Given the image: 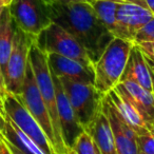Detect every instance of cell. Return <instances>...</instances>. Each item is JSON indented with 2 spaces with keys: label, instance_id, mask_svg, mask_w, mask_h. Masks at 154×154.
Instances as JSON below:
<instances>
[{
  "label": "cell",
  "instance_id": "obj_1",
  "mask_svg": "<svg viewBox=\"0 0 154 154\" xmlns=\"http://www.w3.org/2000/svg\"><path fill=\"white\" fill-rule=\"evenodd\" d=\"M45 5L52 21L79 41L93 63H96L114 36L97 17L93 5L88 2Z\"/></svg>",
  "mask_w": 154,
  "mask_h": 154
},
{
  "label": "cell",
  "instance_id": "obj_2",
  "mask_svg": "<svg viewBox=\"0 0 154 154\" xmlns=\"http://www.w3.org/2000/svg\"><path fill=\"white\" fill-rule=\"evenodd\" d=\"M134 42L114 37L94 64V86L107 95L120 82Z\"/></svg>",
  "mask_w": 154,
  "mask_h": 154
},
{
  "label": "cell",
  "instance_id": "obj_3",
  "mask_svg": "<svg viewBox=\"0 0 154 154\" xmlns=\"http://www.w3.org/2000/svg\"><path fill=\"white\" fill-rule=\"evenodd\" d=\"M30 58L31 66L34 72L35 79L38 86L39 92L43 99L45 107L49 111V115L52 122L54 136H55V153L56 154H66L69 149L64 145L62 139L61 128H60L59 118L57 112V100H56L55 85H54L53 76L48 63V55L38 49L35 45H32L30 49Z\"/></svg>",
  "mask_w": 154,
  "mask_h": 154
},
{
  "label": "cell",
  "instance_id": "obj_4",
  "mask_svg": "<svg viewBox=\"0 0 154 154\" xmlns=\"http://www.w3.org/2000/svg\"><path fill=\"white\" fill-rule=\"evenodd\" d=\"M59 80L77 120L84 130H86L103 109L105 95L101 94L95 88L94 84L91 82H76L63 77L59 78Z\"/></svg>",
  "mask_w": 154,
  "mask_h": 154
},
{
  "label": "cell",
  "instance_id": "obj_5",
  "mask_svg": "<svg viewBox=\"0 0 154 154\" xmlns=\"http://www.w3.org/2000/svg\"><path fill=\"white\" fill-rule=\"evenodd\" d=\"M35 45L47 55L58 54L94 69V63L79 41L55 22H52L36 37Z\"/></svg>",
  "mask_w": 154,
  "mask_h": 154
},
{
  "label": "cell",
  "instance_id": "obj_6",
  "mask_svg": "<svg viewBox=\"0 0 154 154\" xmlns=\"http://www.w3.org/2000/svg\"><path fill=\"white\" fill-rule=\"evenodd\" d=\"M35 37L24 33L15 26L13 48L3 71L5 87L11 94L17 96L21 94L30 49L35 42Z\"/></svg>",
  "mask_w": 154,
  "mask_h": 154
},
{
  "label": "cell",
  "instance_id": "obj_7",
  "mask_svg": "<svg viewBox=\"0 0 154 154\" xmlns=\"http://www.w3.org/2000/svg\"><path fill=\"white\" fill-rule=\"evenodd\" d=\"M9 10L15 26L35 38L53 22L42 0H13Z\"/></svg>",
  "mask_w": 154,
  "mask_h": 154
},
{
  "label": "cell",
  "instance_id": "obj_8",
  "mask_svg": "<svg viewBox=\"0 0 154 154\" xmlns=\"http://www.w3.org/2000/svg\"><path fill=\"white\" fill-rule=\"evenodd\" d=\"M19 97L23 103L24 107L26 108V110L30 112L31 115L35 118V120L41 127L45 134L47 135L52 148L55 151L56 141L53 132V127H52V122L49 115V111H48L40 92H39L38 86H37L36 79L34 76V72H33L32 66H31L30 58H29L28 63H26V76H24L22 91Z\"/></svg>",
  "mask_w": 154,
  "mask_h": 154
},
{
  "label": "cell",
  "instance_id": "obj_9",
  "mask_svg": "<svg viewBox=\"0 0 154 154\" xmlns=\"http://www.w3.org/2000/svg\"><path fill=\"white\" fill-rule=\"evenodd\" d=\"M3 111H5V116H9L33 141L38 145L43 153L56 154L47 135L45 134L35 118L26 110L19 96L9 93L3 103Z\"/></svg>",
  "mask_w": 154,
  "mask_h": 154
},
{
  "label": "cell",
  "instance_id": "obj_10",
  "mask_svg": "<svg viewBox=\"0 0 154 154\" xmlns=\"http://www.w3.org/2000/svg\"><path fill=\"white\" fill-rule=\"evenodd\" d=\"M154 17L147 8L126 1L118 3L116 10V26L114 37L134 42L138 32Z\"/></svg>",
  "mask_w": 154,
  "mask_h": 154
},
{
  "label": "cell",
  "instance_id": "obj_11",
  "mask_svg": "<svg viewBox=\"0 0 154 154\" xmlns=\"http://www.w3.org/2000/svg\"><path fill=\"white\" fill-rule=\"evenodd\" d=\"M103 107L107 115L109 122L111 125L112 132L114 135L116 149L118 154H137L138 146H137V134L125 120L120 118L117 114L115 108L113 107L109 95H105L103 101Z\"/></svg>",
  "mask_w": 154,
  "mask_h": 154
},
{
  "label": "cell",
  "instance_id": "obj_12",
  "mask_svg": "<svg viewBox=\"0 0 154 154\" xmlns=\"http://www.w3.org/2000/svg\"><path fill=\"white\" fill-rule=\"evenodd\" d=\"M52 76H53L54 85H55L57 112L60 128H61L62 139H63V143L66 146V148L71 149L78 135L84 131V128L80 126V124L77 120L76 115L71 107L70 101H69L68 97L63 91V88L60 84L59 78L53 74H52Z\"/></svg>",
  "mask_w": 154,
  "mask_h": 154
},
{
  "label": "cell",
  "instance_id": "obj_13",
  "mask_svg": "<svg viewBox=\"0 0 154 154\" xmlns=\"http://www.w3.org/2000/svg\"><path fill=\"white\" fill-rule=\"evenodd\" d=\"M154 76L146 56L134 43L129 55L120 82H132L149 92H153Z\"/></svg>",
  "mask_w": 154,
  "mask_h": 154
},
{
  "label": "cell",
  "instance_id": "obj_14",
  "mask_svg": "<svg viewBox=\"0 0 154 154\" xmlns=\"http://www.w3.org/2000/svg\"><path fill=\"white\" fill-rule=\"evenodd\" d=\"M48 63L52 74L59 78L63 77L76 82L94 84V69L82 62L58 54H49Z\"/></svg>",
  "mask_w": 154,
  "mask_h": 154
},
{
  "label": "cell",
  "instance_id": "obj_15",
  "mask_svg": "<svg viewBox=\"0 0 154 154\" xmlns=\"http://www.w3.org/2000/svg\"><path fill=\"white\" fill-rule=\"evenodd\" d=\"M122 92L151 128L154 127V94L132 82H119L115 87Z\"/></svg>",
  "mask_w": 154,
  "mask_h": 154
},
{
  "label": "cell",
  "instance_id": "obj_16",
  "mask_svg": "<svg viewBox=\"0 0 154 154\" xmlns=\"http://www.w3.org/2000/svg\"><path fill=\"white\" fill-rule=\"evenodd\" d=\"M113 107L115 108L117 114L122 120L127 122L133 130L136 132L137 136L143 135L151 130V127L145 122L141 115L138 113L136 108L131 103V101L122 92L114 88L108 93Z\"/></svg>",
  "mask_w": 154,
  "mask_h": 154
},
{
  "label": "cell",
  "instance_id": "obj_17",
  "mask_svg": "<svg viewBox=\"0 0 154 154\" xmlns=\"http://www.w3.org/2000/svg\"><path fill=\"white\" fill-rule=\"evenodd\" d=\"M85 131H87L93 137L101 154H118L111 125L105 113L103 107L98 112L92 124Z\"/></svg>",
  "mask_w": 154,
  "mask_h": 154
},
{
  "label": "cell",
  "instance_id": "obj_18",
  "mask_svg": "<svg viewBox=\"0 0 154 154\" xmlns=\"http://www.w3.org/2000/svg\"><path fill=\"white\" fill-rule=\"evenodd\" d=\"M0 133L11 143L28 154H45L35 141H33L9 116L0 119Z\"/></svg>",
  "mask_w": 154,
  "mask_h": 154
},
{
  "label": "cell",
  "instance_id": "obj_19",
  "mask_svg": "<svg viewBox=\"0 0 154 154\" xmlns=\"http://www.w3.org/2000/svg\"><path fill=\"white\" fill-rule=\"evenodd\" d=\"M14 34H15V23L10 13L9 7H5L0 15V66L2 73L11 55Z\"/></svg>",
  "mask_w": 154,
  "mask_h": 154
},
{
  "label": "cell",
  "instance_id": "obj_20",
  "mask_svg": "<svg viewBox=\"0 0 154 154\" xmlns=\"http://www.w3.org/2000/svg\"><path fill=\"white\" fill-rule=\"evenodd\" d=\"M92 5L99 20L113 34L116 26V10L118 2L109 0H94Z\"/></svg>",
  "mask_w": 154,
  "mask_h": 154
},
{
  "label": "cell",
  "instance_id": "obj_21",
  "mask_svg": "<svg viewBox=\"0 0 154 154\" xmlns=\"http://www.w3.org/2000/svg\"><path fill=\"white\" fill-rule=\"evenodd\" d=\"M71 150H73L75 154H101L93 137L85 130L78 135Z\"/></svg>",
  "mask_w": 154,
  "mask_h": 154
},
{
  "label": "cell",
  "instance_id": "obj_22",
  "mask_svg": "<svg viewBox=\"0 0 154 154\" xmlns=\"http://www.w3.org/2000/svg\"><path fill=\"white\" fill-rule=\"evenodd\" d=\"M138 150L146 154H154V127L143 135H138L136 138Z\"/></svg>",
  "mask_w": 154,
  "mask_h": 154
},
{
  "label": "cell",
  "instance_id": "obj_23",
  "mask_svg": "<svg viewBox=\"0 0 154 154\" xmlns=\"http://www.w3.org/2000/svg\"><path fill=\"white\" fill-rule=\"evenodd\" d=\"M140 41H154V17L136 35L134 43Z\"/></svg>",
  "mask_w": 154,
  "mask_h": 154
},
{
  "label": "cell",
  "instance_id": "obj_24",
  "mask_svg": "<svg viewBox=\"0 0 154 154\" xmlns=\"http://www.w3.org/2000/svg\"><path fill=\"white\" fill-rule=\"evenodd\" d=\"M135 45L140 49L146 57L154 61V41H140L135 42Z\"/></svg>",
  "mask_w": 154,
  "mask_h": 154
},
{
  "label": "cell",
  "instance_id": "obj_25",
  "mask_svg": "<svg viewBox=\"0 0 154 154\" xmlns=\"http://www.w3.org/2000/svg\"><path fill=\"white\" fill-rule=\"evenodd\" d=\"M8 94H9V92H8L7 87H5V77H3V73H2V70H1V66H0V115L2 116V117H5L3 103H5V99Z\"/></svg>",
  "mask_w": 154,
  "mask_h": 154
},
{
  "label": "cell",
  "instance_id": "obj_26",
  "mask_svg": "<svg viewBox=\"0 0 154 154\" xmlns=\"http://www.w3.org/2000/svg\"><path fill=\"white\" fill-rule=\"evenodd\" d=\"M94 0H42L45 5H51V3H59V5H68L73 2H88L92 5Z\"/></svg>",
  "mask_w": 154,
  "mask_h": 154
},
{
  "label": "cell",
  "instance_id": "obj_27",
  "mask_svg": "<svg viewBox=\"0 0 154 154\" xmlns=\"http://www.w3.org/2000/svg\"><path fill=\"white\" fill-rule=\"evenodd\" d=\"M0 154H12V152L10 151L9 147H8L7 143H5L1 133H0Z\"/></svg>",
  "mask_w": 154,
  "mask_h": 154
},
{
  "label": "cell",
  "instance_id": "obj_28",
  "mask_svg": "<svg viewBox=\"0 0 154 154\" xmlns=\"http://www.w3.org/2000/svg\"><path fill=\"white\" fill-rule=\"evenodd\" d=\"M3 139H5V143H7V146L9 147V149H10V151L12 152V154H28V153H26V152H23V151H21L20 149H18L16 146H14L13 143H11L10 141H8L7 139L3 137Z\"/></svg>",
  "mask_w": 154,
  "mask_h": 154
},
{
  "label": "cell",
  "instance_id": "obj_29",
  "mask_svg": "<svg viewBox=\"0 0 154 154\" xmlns=\"http://www.w3.org/2000/svg\"><path fill=\"white\" fill-rule=\"evenodd\" d=\"M146 3H147L148 9L154 14V0H146Z\"/></svg>",
  "mask_w": 154,
  "mask_h": 154
},
{
  "label": "cell",
  "instance_id": "obj_30",
  "mask_svg": "<svg viewBox=\"0 0 154 154\" xmlns=\"http://www.w3.org/2000/svg\"><path fill=\"white\" fill-rule=\"evenodd\" d=\"M146 59H147V61H148V63H149L150 68H151L152 73H153V76H154V61H153V60H151V59H149L148 57H146Z\"/></svg>",
  "mask_w": 154,
  "mask_h": 154
},
{
  "label": "cell",
  "instance_id": "obj_31",
  "mask_svg": "<svg viewBox=\"0 0 154 154\" xmlns=\"http://www.w3.org/2000/svg\"><path fill=\"white\" fill-rule=\"evenodd\" d=\"M5 7H9L7 0H0V8H5Z\"/></svg>",
  "mask_w": 154,
  "mask_h": 154
},
{
  "label": "cell",
  "instance_id": "obj_32",
  "mask_svg": "<svg viewBox=\"0 0 154 154\" xmlns=\"http://www.w3.org/2000/svg\"><path fill=\"white\" fill-rule=\"evenodd\" d=\"M109 1H114V2L120 3V2H125V1H128V0H109Z\"/></svg>",
  "mask_w": 154,
  "mask_h": 154
},
{
  "label": "cell",
  "instance_id": "obj_33",
  "mask_svg": "<svg viewBox=\"0 0 154 154\" xmlns=\"http://www.w3.org/2000/svg\"><path fill=\"white\" fill-rule=\"evenodd\" d=\"M66 154H75V152L73 151V150L69 149V151H68V153H66Z\"/></svg>",
  "mask_w": 154,
  "mask_h": 154
},
{
  "label": "cell",
  "instance_id": "obj_34",
  "mask_svg": "<svg viewBox=\"0 0 154 154\" xmlns=\"http://www.w3.org/2000/svg\"><path fill=\"white\" fill-rule=\"evenodd\" d=\"M7 1H8V5H10L12 3V1H13V0H7Z\"/></svg>",
  "mask_w": 154,
  "mask_h": 154
},
{
  "label": "cell",
  "instance_id": "obj_35",
  "mask_svg": "<svg viewBox=\"0 0 154 154\" xmlns=\"http://www.w3.org/2000/svg\"><path fill=\"white\" fill-rule=\"evenodd\" d=\"M3 9H5V8H0V15H1V13H2Z\"/></svg>",
  "mask_w": 154,
  "mask_h": 154
},
{
  "label": "cell",
  "instance_id": "obj_36",
  "mask_svg": "<svg viewBox=\"0 0 154 154\" xmlns=\"http://www.w3.org/2000/svg\"><path fill=\"white\" fill-rule=\"evenodd\" d=\"M137 154H146V153H143V152H141V151H138V153Z\"/></svg>",
  "mask_w": 154,
  "mask_h": 154
},
{
  "label": "cell",
  "instance_id": "obj_37",
  "mask_svg": "<svg viewBox=\"0 0 154 154\" xmlns=\"http://www.w3.org/2000/svg\"><path fill=\"white\" fill-rule=\"evenodd\" d=\"M153 94H154V80H153Z\"/></svg>",
  "mask_w": 154,
  "mask_h": 154
},
{
  "label": "cell",
  "instance_id": "obj_38",
  "mask_svg": "<svg viewBox=\"0 0 154 154\" xmlns=\"http://www.w3.org/2000/svg\"><path fill=\"white\" fill-rule=\"evenodd\" d=\"M1 118H2V116H1V115H0V119H1Z\"/></svg>",
  "mask_w": 154,
  "mask_h": 154
}]
</instances>
